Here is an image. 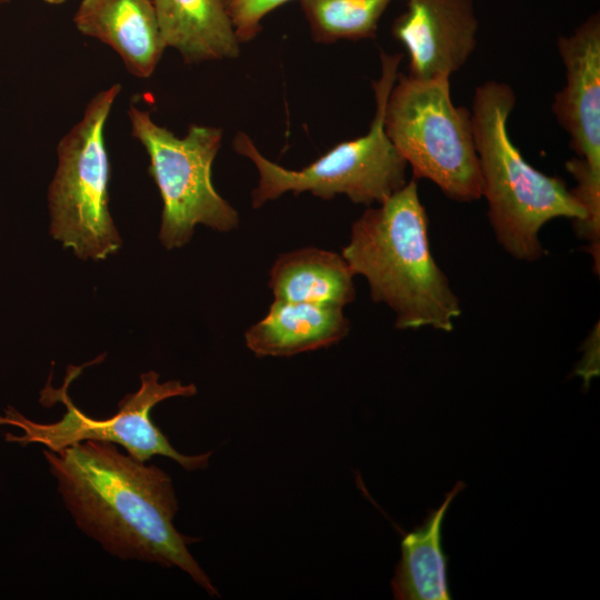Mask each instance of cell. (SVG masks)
Here are the masks:
<instances>
[{"mask_svg": "<svg viewBox=\"0 0 600 600\" xmlns=\"http://www.w3.org/2000/svg\"><path fill=\"white\" fill-rule=\"evenodd\" d=\"M319 43L373 39L392 0H298Z\"/></svg>", "mask_w": 600, "mask_h": 600, "instance_id": "16", "label": "cell"}, {"mask_svg": "<svg viewBox=\"0 0 600 600\" xmlns=\"http://www.w3.org/2000/svg\"><path fill=\"white\" fill-rule=\"evenodd\" d=\"M73 22L111 47L137 78L151 77L167 48L152 0H81Z\"/></svg>", "mask_w": 600, "mask_h": 600, "instance_id": "11", "label": "cell"}, {"mask_svg": "<svg viewBox=\"0 0 600 600\" xmlns=\"http://www.w3.org/2000/svg\"><path fill=\"white\" fill-rule=\"evenodd\" d=\"M121 91L114 83L99 91L82 118L59 141L58 166L48 188L50 233L81 259H106L121 247L109 212L110 162L104 128Z\"/></svg>", "mask_w": 600, "mask_h": 600, "instance_id": "6", "label": "cell"}, {"mask_svg": "<svg viewBox=\"0 0 600 600\" xmlns=\"http://www.w3.org/2000/svg\"><path fill=\"white\" fill-rule=\"evenodd\" d=\"M391 32L409 56L408 76L430 79L460 70L477 47L474 0H406Z\"/></svg>", "mask_w": 600, "mask_h": 600, "instance_id": "9", "label": "cell"}, {"mask_svg": "<svg viewBox=\"0 0 600 600\" xmlns=\"http://www.w3.org/2000/svg\"><path fill=\"white\" fill-rule=\"evenodd\" d=\"M516 103L508 83L479 84L470 110L472 131L496 238L513 258L534 261L543 256L539 231L547 222L569 218L578 224L586 214L563 179L537 170L512 142L508 121Z\"/></svg>", "mask_w": 600, "mask_h": 600, "instance_id": "3", "label": "cell"}, {"mask_svg": "<svg viewBox=\"0 0 600 600\" xmlns=\"http://www.w3.org/2000/svg\"><path fill=\"white\" fill-rule=\"evenodd\" d=\"M466 487L458 481L443 502L430 510L423 522L403 534L401 559L391 580L394 599L449 600L447 563L441 544V528L450 503Z\"/></svg>", "mask_w": 600, "mask_h": 600, "instance_id": "15", "label": "cell"}, {"mask_svg": "<svg viewBox=\"0 0 600 600\" xmlns=\"http://www.w3.org/2000/svg\"><path fill=\"white\" fill-rule=\"evenodd\" d=\"M557 50L566 82L554 94L552 112L574 157L600 173V14H590L571 34L560 36Z\"/></svg>", "mask_w": 600, "mask_h": 600, "instance_id": "10", "label": "cell"}, {"mask_svg": "<svg viewBox=\"0 0 600 600\" xmlns=\"http://www.w3.org/2000/svg\"><path fill=\"white\" fill-rule=\"evenodd\" d=\"M10 0H0V6L1 4H4V3H8Z\"/></svg>", "mask_w": 600, "mask_h": 600, "instance_id": "20", "label": "cell"}, {"mask_svg": "<svg viewBox=\"0 0 600 600\" xmlns=\"http://www.w3.org/2000/svg\"><path fill=\"white\" fill-rule=\"evenodd\" d=\"M131 134L146 149L163 202L159 238L167 249L179 248L197 224L228 232L239 226L238 211L212 183V163L221 147L222 129L191 124L184 137L156 123L149 111L130 104Z\"/></svg>", "mask_w": 600, "mask_h": 600, "instance_id": "7", "label": "cell"}, {"mask_svg": "<svg viewBox=\"0 0 600 600\" xmlns=\"http://www.w3.org/2000/svg\"><path fill=\"white\" fill-rule=\"evenodd\" d=\"M450 78L418 79L398 72L384 108V130L412 169L458 202L482 197L471 112L457 107Z\"/></svg>", "mask_w": 600, "mask_h": 600, "instance_id": "5", "label": "cell"}, {"mask_svg": "<svg viewBox=\"0 0 600 600\" xmlns=\"http://www.w3.org/2000/svg\"><path fill=\"white\" fill-rule=\"evenodd\" d=\"M43 1L47 2V3H50V4H61L66 0H43Z\"/></svg>", "mask_w": 600, "mask_h": 600, "instance_id": "19", "label": "cell"}, {"mask_svg": "<svg viewBox=\"0 0 600 600\" xmlns=\"http://www.w3.org/2000/svg\"><path fill=\"white\" fill-rule=\"evenodd\" d=\"M341 256L367 279L372 300L394 312L396 328L453 330L461 306L431 253L417 180L368 208L352 223Z\"/></svg>", "mask_w": 600, "mask_h": 600, "instance_id": "2", "label": "cell"}, {"mask_svg": "<svg viewBox=\"0 0 600 600\" xmlns=\"http://www.w3.org/2000/svg\"><path fill=\"white\" fill-rule=\"evenodd\" d=\"M402 54L381 51V73L372 82L376 112L368 132L340 142L300 170L288 169L266 158L250 137L239 131L232 141L237 153L250 159L259 172L258 186L251 193L254 209L287 192L330 200L347 196L357 204L381 203L407 183V162L384 130V108L396 81Z\"/></svg>", "mask_w": 600, "mask_h": 600, "instance_id": "4", "label": "cell"}, {"mask_svg": "<svg viewBox=\"0 0 600 600\" xmlns=\"http://www.w3.org/2000/svg\"><path fill=\"white\" fill-rule=\"evenodd\" d=\"M291 0H227L236 36L240 43L254 39L262 30L261 20Z\"/></svg>", "mask_w": 600, "mask_h": 600, "instance_id": "17", "label": "cell"}, {"mask_svg": "<svg viewBox=\"0 0 600 600\" xmlns=\"http://www.w3.org/2000/svg\"><path fill=\"white\" fill-rule=\"evenodd\" d=\"M343 308L273 300L267 314L244 333L258 357H291L330 347L349 332Z\"/></svg>", "mask_w": 600, "mask_h": 600, "instance_id": "12", "label": "cell"}, {"mask_svg": "<svg viewBox=\"0 0 600 600\" xmlns=\"http://www.w3.org/2000/svg\"><path fill=\"white\" fill-rule=\"evenodd\" d=\"M599 323H597L583 344L584 354L578 367V373L584 381H589L599 372Z\"/></svg>", "mask_w": 600, "mask_h": 600, "instance_id": "18", "label": "cell"}, {"mask_svg": "<svg viewBox=\"0 0 600 600\" xmlns=\"http://www.w3.org/2000/svg\"><path fill=\"white\" fill-rule=\"evenodd\" d=\"M166 47L188 64L234 59L240 53L227 0H152Z\"/></svg>", "mask_w": 600, "mask_h": 600, "instance_id": "13", "label": "cell"}, {"mask_svg": "<svg viewBox=\"0 0 600 600\" xmlns=\"http://www.w3.org/2000/svg\"><path fill=\"white\" fill-rule=\"evenodd\" d=\"M82 367H70L63 386L59 389L49 383L40 392V402L52 406L62 402L66 412L60 420L41 423L28 419L13 407L0 414V426H12L22 431L14 436L6 433V441L20 446L39 443L52 451H59L78 442L91 440L120 444L127 453L148 461L153 456L174 460L187 471L203 470L209 466L211 452L187 456L177 451L168 438L151 421L150 411L159 402L174 397H192L197 393L193 383L182 384L178 380L159 382V373L148 371L141 374V386L134 393L124 396L117 412L107 419L87 416L71 401L67 393L70 382Z\"/></svg>", "mask_w": 600, "mask_h": 600, "instance_id": "8", "label": "cell"}, {"mask_svg": "<svg viewBox=\"0 0 600 600\" xmlns=\"http://www.w3.org/2000/svg\"><path fill=\"white\" fill-rule=\"evenodd\" d=\"M43 456L76 524L107 552L179 568L209 596H219L189 552L193 539L174 527L179 504L167 472L101 441L46 449Z\"/></svg>", "mask_w": 600, "mask_h": 600, "instance_id": "1", "label": "cell"}, {"mask_svg": "<svg viewBox=\"0 0 600 600\" xmlns=\"http://www.w3.org/2000/svg\"><path fill=\"white\" fill-rule=\"evenodd\" d=\"M269 276L274 300L343 308L356 297L349 264L324 249L306 247L280 254Z\"/></svg>", "mask_w": 600, "mask_h": 600, "instance_id": "14", "label": "cell"}]
</instances>
